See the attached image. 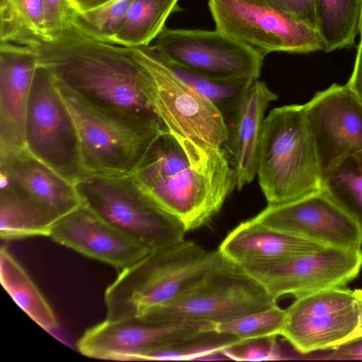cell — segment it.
I'll use <instances>...</instances> for the list:
<instances>
[{
    "instance_id": "cell-28",
    "label": "cell",
    "mask_w": 362,
    "mask_h": 362,
    "mask_svg": "<svg viewBox=\"0 0 362 362\" xmlns=\"http://www.w3.org/2000/svg\"><path fill=\"white\" fill-rule=\"evenodd\" d=\"M167 64L197 93L212 103L226 119L234 112L255 81L218 80L197 74L176 65L168 63Z\"/></svg>"
},
{
    "instance_id": "cell-2",
    "label": "cell",
    "mask_w": 362,
    "mask_h": 362,
    "mask_svg": "<svg viewBox=\"0 0 362 362\" xmlns=\"http://www.w3.org/2000/svg\"><path fill=\"white\" fill-rule=\"evenodd\" d=\"M132 49L149 73L158 118L192 166L206 173L235 175L224 150L228 128L221 112L179 78L150 45Z\"/></svg>"
},
{
    "instance_id": "cell-38",
    "label": "cell",
    "mask_w": 362,
    "mask_h": 362,
    "mask_svg": "<svg viewBox=\"0 0 362 362\" xmlns=\"http://www.w3.org/2000/svg\"><path fill=\"white\" fill-rule=\"evenodd\" d=\"M362 337V331H361L360 332H358V334H356L351 339H354V338H356V337ZM351 340V339H350Z\"/></svg>"
},
{
    "instance_id": "cell-6",
    "label": "cell",
    "mask_w": 362,
    "mask_h": 362,
    "mask_svg": "<svg viewBox=\"0 0 362 362\" xmlns=\"http://www.w3.org/2000/svg\"><path fill=\"white\" fill-rule=\"evenodd\" d=\"M57 84L76 128L84 175H132L165 131L158 119L112 112Z\"/></svg>"
},
{
    "instance_id": "cell-4",
    "label": "cell",
    "mask_w": 362,
    "mask_h": 362,
    "mask_svg": "<svg viewBox=\"0 0 362 362\" xmlns=\"http://www.w3.org/2000/svg\"><path fill=\"white\" fill-rule=\"evenodd\" d=\"M141 189L186 232L211 222L235 188V175L206 173L193 168L165 130L132 174Z\"/></svg>"
},
{
    "instance_id": "cell-34",
    "label": "cell",
    "mask_w": 362,
    "mask_h": 362,
    "mask_svg": "<svg viewBox=\"0 0 362 362\" xmlns=\"http://www.w3.org/2000/svg\"><path fill=\"white\" fill-rule=\"evenodd\" d=\"M362 102V43H359L352 74L346 83Z\"/></svg>"
},
{
    "instance_id": "cell-5",
    "label": "cell",
    "mask_w": 362,
    "mask_h": 362,
    "mask_svg": "<svg viewBox=\"0 0 362 362\" xmlns=\"http://www.w3.org/2000/svg\"><path fill=\"white\" fill-rule=\"evenodd\" d=\"M257 176L268 204L322 191V173L303 105L275 107L265 117Z\"/></svg>"
},
{
    "instance_id": "cell-19",
    "label": "cell",
    "mask_w": 362,
    "mask_h": 362,
    "mask_svg": "<svg viewBox=\"0 0 362 362\" xmlns=\"http://www.w3.org/2000/svg\"><path fill=\"white\" fill-rule=\"evenodd\" d=\"M36 51L0 44V153L25 148V124L31 85L38 66Z\"/></svg>"
},
{
    "instance_id": "cell-32",
    "label": "cell",
    "mask_w": 362,
    "mask_h": 362,
    "mask_svg": "<svg viewBox=\"0 0 362 362\" xmlns=\"http://www.w3.org/2000/svg\"><path fill=\"white\" fill-rule=\"evenodd\" d=\"M275 8L316 29L315 0H267Z\"/></svg>"
},
{
    "instance_id": "cell-20",
    "label": "cell",
    "mask_w": 362,
    "mask_h": 362,
    "mask_svg": "<svg viewBox=\"0 0 362 362\" xmlns=\"http://www.w3.org/2000/svg\"><path fill=\"white\" fill-rule=\"evenodd\" d=\"M277 98L266 83L255 80L230 115L224 150L233 168L238 190L257 176L258 148L266 110Z\"/></svg>"
},
{
    "instance_id": "cell-27",
    "label": "cell",
    "mask_w": 362,
    "mask_h": 362,
    "mask_svg": "<svg viewBox=\"0 0 362 362\" xmlns=\"http://www.w3.org/2000/svg\"><path fill=\"white\" fill-rule=\"evenodd\" d=\"M1 42L46 39L42 0H1Z\"/></svg>"
},
{
    "instance_id": "cell-22",
    "label": "cell",
    "mask_w": 362,
    "mask_h": 362,
    "mask_svg": "<svg viewBox=\"0 0 362 362\" xmlns=\"http://www.w3.org/2000/svg\"><path fill=\"white\" fill-rule=\"evenodd\" d=\"M0 279L16 304L41 328L53 334L59 328L51 306L6 246L0 250Z\"/></svg>"
},
{
    "instance_id": "cell-36",
    "label": "cell",
    "mask_w": 362,
    "mask_h": 362,
    "mask_svg": "<svg viewBox=\"0 0 362 362\" xmlns=\"http://www.w3.org/2000/svg\"><path fill=\"white\" fill-rule=\"evenodd\" d=\"M358 303V322L356 332L349 338V340L351 339L356 334L362 331V290L357 289L354 290ZM347 340V341H349Z\"/></svg>"
},
{
    "instance_id": "cell-23",
    "label": "cell",
    "mask_w": 362,
    "mask_h": 362,
    "mask_svg": "<svg viewBox=\"0 0 362 362\" xmlns=\"http://www.w3.org/2000/svg\"><path fill=\"white\" fill-rule=\"evenodd\" d=\"M54 223L35 202L1 185L0 237L4 240L49 237Z\"/></svg>"
},
{
    "instance_id": "cell-35",
    "label": "cell",
    "mask_w": 362,
    "mask_h": 362,
    "mask_svg": "<svg viewBox=\"0 0 362 362\" xmlns=\"http://www.w3.org/2000/svg\"><path fill=\"white\" fill-rule=\"evenodd\" d=\"M113 0H69L76 12L83 13L98 8Z\"/></svg>"
},
{
    "instance_id": "cell-13",
    "label": "cell",
    "mask_w": 362,
    "mask_h": 362,
    "mask_svg": "<svg viewBox=\"0 0 362 362\" xmlns=\"http://www.w3.org/2000/svg\"><path fill=\"white\" fill-rule=\"evenodd\" d=\"M211 324L156 321L142 316L105 320L88 328L78 339V351L89 358L120 361H145L152 353L175 347L202 332Z\"/></svg>"
},
{
    "instance_id": "cell-7",
    "label": "cell",
    "mask_w": 362,
    "mask_h": 362,
    "mask_svg": "<svg viewBox=\"0 0 362 362\" xmlns=\"http://www.w3.org/2000/svg\"><path fill=\"white\" fill-rule=\"evenodd\" d=\"M75 186L86 206L150 251L185 239L184 227L160 209L132 175H84Z\"/></svg>"
},
{
    "instance_id": "cell-33",
    "label": "cell",
    "mask_w": 362,
    "mask_h": 362,
    "mask_svg": "<svg viewBox=\"0 0 362 362\" xmlns=\"http://www.w3.org/2000/svg\"><path fill=\"white\" fill-rule=\"evenodd\" d=\"M332 350L324 359H362V337L346 341Z\"/></svg>"
},
{
    "instance_id": "cell-11",
    "label": "cell",
    "mask_w": 362,
    "mask_h": 362,
    "mask_svg": "<svg viewBox=\"0 0 362 362\" xmlns=\"http://www.w3.org/2000/svg\"><path fill=\"white\" fill-rule=\"evenodd\" d=\"M216 30L270 52L309 53L325 49L313 27L275 8L267 0H209Z\"/></svg>"
},
{
    "instance_id": "cell-1",
    "label": "cell",
    "mask_w": 362,
    "mask_h": 362,
    "mask_svg": "<svg viewBox=\"0 0 362 362\" xmlns=\"http://www.w3.org/2000/svg\"><path fill=\"white\" fill-rule=\"evenodd\" d=\"M25 45L60 85L88 103L131 119L159 120L149 73L132 47L93 39L72 25L55 37H33Z\"/></svg>"
},
{
    "instance_id": "cell-37",
    "label": "cell",
    "mask_w": 362,
    "mask_h": 362,
    "mask_svg": "<svg viewBox=\"0 0 362 362\" xmlns=\"http://www.w3.org/2000/svg\"><path fill=\"white\" fill-rule=\"evenodd\" d=\"M358 34L360 35V42L359 43H362V10H361V18H360Z\"/></svg>"
},
{
    "instance_id": "cell-14",
    "label": "cell",
    "mask_w": 362,
    "mask_h": 362,
    "mask_svg": "<svg viewBox=\"0 0 362 362\" xmlns=\"http://www.w3.org/2000/svg\"><path fill=\"white\" fill-rule=\"evenodd\" d=\"M285 310L279 336L302 354L336 348L349 339L358 322L355 291L346 286L296 298Z\"/></svg>"
},
{
    "instance_id": "cell-30",
    "label": "cell",
    "mask_w": 362,
    "mask_h": 362,
    "mask_svg": "<svg viewBox=\"0 0 362 362\" xmlns=\"http://www.w3.org/2000/svg\"><path fill=\"white\" fill-rule=\"evenodd\" d=\"M277 336H268L241 341L222 351L228 360L259 361L285 358L276 340Z\"/></svg>"
},
{
    "instance_id": "cell-12",
    "label": "cell",
    "mask_w": 362,
    "mask_h": 362,
    "mask_svg": "<svg viewBox=\"0 0 362 362\" xmlns=\"http://www.w3.org/2000/svg\"><path fill=\"white\" fill-rule=\"evenodd\" d=\"M238 266L277 300L284 295L298 298L346 286L362 268V250L325 246L315 252Z\"/></svg>"
},
{
    "instance_id": "cell-8",
    "label": "cell",
    "mask_w": 362,
    "mask_h": 362,
    "mask_svg": "<svg viewBox=\"0 0 362 362\" xmlns=\"http://www.w3.org/2000/svg\"><path fill=\"white\" fill-rule=\"evenodd\" d=\"M276 301L258 281L230 262L173 300L141 316L215 326L271 308Z\"/></svg>"
},
{
    "instance_id": "cell-18",
    "label": "cell",
    "mask_w": 362,
    "mask_h": 362,
    "mask_svg": "<svg viewBox=\"0 0 362 362\" xmlns=\"http://www.w3.org/2000/svg\"><path fill=\"white\" fill-rule=\"evenodd\" d=\"M1 185L28 198L54 223L83 202L74 183L25 148L0 153Z\"/></svg>"
},
{
    "instance_id": "cell-15",
    "label": "cell",
    "mask_w": 362,
    "mask_h": 362,
    "mask_svg": "<svg viewBox=\"0 0 362 362\" xmlns=\"http://www.w3.org/2000/svg\"><path fill=\"white\" fill-rule=\"evenodd\" d=\"M250 219L325 246L351 250L362 247L360 226L322 191L293 201L268 204Z\"/></svg>"
},
{
    "instance_id": "cell-29",
    "label": "cell",
    "mask_w": 362,
    "mask_h": 362,
    "mask_svg": "<svg viewBox=\"0 0 362 362\" xmlns=\"http://www.w3.org/2000/svg\"><path fill=\"white\" fill-rule=\"evenodd\" d=\"M285 315V309L276 304L267 309L215 325L214 329L241 340L279 336Z\"/></svg>"
},
{
    "instance_id": "cell-26",
    "label": "cell",
    "mask_w": 362,
    "mask_h": 362,
    "mask_svg": "<svg viewBox=\"0 0 362 362\" xmlns=\"http://www.w3.org/2000/svg\"><path fill=\"white\" fill-rule=\"evenodd\" d=\"M322 192L362 229V150L344 157L322 175Z\"/></svg>"
},
{
    "instance_id": "cell-21",
    "label": "cell",
    "mask_w": 362,
    "mask_h": 362,
    "mask_svg": "<svg viewBox=\"0 0 362 362\" xmlns=\"http://www.w3.org/2000/svg\"><path fill=\"white\" fill-rule=\"evenodd\" d=\"M325 245L274 230L251 219L240 223L223 240L218 250L229 260L241 265L317 251Z\"/></svg>"
},
{
    "instance_id": "cell-25",
    "label": "cell",
    "mask_w": 362,
    "mask_h": 362,
    "mask_svg": "<svg viewBox=\"0 0 362 362\" xmlns=\"http://www.w3.org/2000/svg\"><path fill=\"white\" fill-rule=\"evenodd\" d=\"M178 0H134L112 44L148 46L165 28L169 15L179 9Z\"/></svg>"
},
{
    "instance_id": "cell-16",
    "label": "cell",
    "mask_w": 362,
    "mask_h": 362,
    "mask_svg": "<svg viewBox=\"0 0 362 362\" xmlns=\"http://www.w3.org/2000/svg\"><path fill=\"white\" fill-rule=\"evenodd\" d=\"M303 107L322 175L362 150V102L346 84L316 93Z\"/></svg>"
},
{
    "instance_id": "cell-9",
    "label": "cell",
    "mask_w": 362,
    "mask_h": 362,
    "mask_svg": "<svg viewBox=\"0 0 362 362\" xmlns=\"http://www.w3.org/2000/svg\"><path fill=\"white\" fill-rule=\"evenodd\" d=\"M25 148L74 185L84 175L74 122L56 79L40 63L29 95Z\"/></svg>"
},
{
    "instance_id": "cell-10",
    "label": "cell",
    "mask_w": 362,
    "mask_h": 362,
    "mask_svg": "<svg viewBox=\"0 0 362 362\" xmlns=\"http://www.w3.org/2000/svg\"><path fill=\"white\" fill-rule=\"evenodd\" d=\"M150 47L170 64L223 81L257 80L265 56L216 30L164 28Z\"/></svg>"
},
{
    "instance_id": "cell-3",
    "label": "cell",
    "mask_w": 362,
    "mask_h": 362,
    "mask_svg": "<svg viewBox=\"0 0 362 362\" xmlns=\"http://www.w3.org/2000/svg\"><path fill=\"white\" fill-rule=\"evenodd\" d=\"M230 262L218 249L206 251L185 239L151 251L119 272L107 287L105 319L144 315L173 300Z\"/></svg>"
},
{
    "instance_id": "cell-24",
    "label": "cell",
    "mask_w": 362,
    "mask_h": 362,
    "mask_svg": "<svg viewBox=\"0 0 362 362\" xmlns=\"http://www.w3.org/2000/svg\"><path fill=\"white\" fill-rule=\"evenodd\" d=\"M316 30L329 52L351 47L359 33L362 0H315Z\"/></svg>"
},
{
    "instance_id": "cell-31",
    "label": "cell",
    "mask_w": 362,
    "mask_h": 362,
    "mask_svg": "<svg viewBox=\"0 0 362 362\" xmlns=\"http://www.w3.org/2000/svg\"><path fill=\"white\" fill-rule=\"evenodd\" d=\"M46 39L55 37L72 24L76 12L69 0H42Z\"/></svg>"
},
{
    "instance_id": "cell-17",
    "label": "cell",
    "mask_w": 362,
    "mask_h": 362,
    "mask_svg": "<svg viewBox=\"0 0 362 362\" xmlns=\"http://www.w3.org/2000/svg\"><path fill=\"white\" fill-rule=\"evenodd\" d=\"M49 237L58 244L108 264L119 272L151 252L104 221L84 204L55 222Z\"/></svg>"
}]
</instances>
